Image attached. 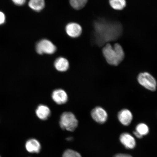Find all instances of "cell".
<instances>
[{"label":"cell","instance_id":"cell-1","mask_svg":"<svg viewBox=\"0 0 157 157\" xmlns=\"http://www.w3.org/2000/svg\"><path fill=\"white\" fill-rule=\"evenodd\" d=\"M93 26V40L99 46L117 40L123 32L122 26L120 23L102 18L98 19L94 21Z\"/></svg>","mask_w":157,"mask_h":157},{"label":"cell","instance_id":"cell-2","mask_svg":"<svg viewBox=\"0 0 157 157\" xmlns=\"http://www.w3.org/2000/svg\"><path fill=\"white\" fill-rule=\"evenodd\" d=\"M102 52L106 60L111 65H118L124 58V52L122 47L118 44H116L113 46L109 44H106L103 48Z\"/></svg>","mask_w":157,"mask_h":157},{"label":"cell","instance_id":"cell-3","mask_svg":"<svg viewBox=\"0 0 157 157\" xmlns=\"http://www.w3.org/2000/svg\"><path fill=\"white\" fill-rule=\"evenodd\" d=\"M59 124L63 130L73 132L77 127L78 121L73 113L66 112L61 116Z\"/></svg>","mask_w":157,"mask_h":157},{"label":"cell","instance_id":"cell-4","mask_svg":"<svg viewBox=\"0 0 157 157\" xmlns=\"http://www.w3.org/2000/svg\"><path fill=\"white\" fill-rule=\"evenodd\" d=\"M35 50L39 55H52L57 50V48L52 41L48 39H43L38 41L35 45Z\"/></svg>","mask_w":157,"mask_h":157},{"label":"cell","instance_id":"cell-5","mask_svg":"<svg viewBox=\"0 0 157 157\" xmlns=\"http://www.w3.org/2000/svg\"><path fill=\"white\" fill-rule=\"evenodd\" d=\"M137 80L141 85L147 90L152 91H156L157 86L156 80L148 72H143L139 74L137 77Z\"/></svg>","mask_w":157,"mask_h":157},{"label":"cell","instance_id":"cell-6","mask_svg":"<svg viewBox=\"0 0 157 157\" xmlns=\"http://www.w3.org/2000/svg\"><path fill=\"white\" fill-rule=\"evenodd\" d=\"M82 31L83 29L81 25L76 22L69 23L65 27V31L67 34L71 38H78L81 35Z\"/></svg>","mask_w":157,"mask_h":157},{"label":"cell","instance_id":"cell-7","mask_svg":"<svg viewBox=\"0 0 157 157\" xmlns=\"http://www.w3.org/2000/svg\"><path fill=\"white\" fill-rule=\"evenodd\" d=\"M91 116L94 120L100 124H103L107 121L108 114L103 108L97 107L92 110Z\"/></svg>","mask_w":157,"mask_h":157},{"label":"cell","instance_id":"cell-8","mask_svg":"<svg viewBox=\"0 0 157 157\" xmlns=\"http://www.w3.org/2000/svg\"><path fill=\"white\" fill-rule=\"evenodd\" d=\"M120 140L124 146L127 149H132L136 145L134 137L128 133H123L120 136Z\"/></svg>","mask_w":157,"mask_h":157},{"label":"cell","instance_id":"cell-9","mask_svg":"<svg viewBox=\"0 0 157 157\" xmlns=\"http://www.w3.org/2000/svg\"><path fill=\"white\" fill-rule=\"evenodd\" d=\"M53 100L58 105L66 103L68 101V95L64 90L58 89L55 90L52 94Z\"/></svg>","mask_w":157,"mask_h":157},{"label":"cell","instance_id":"cell-10","mask_svg":"<svg viewBox=\"0 0 157 157\" xmlns=\"http://www.w3.org/2000/svg\"><path fill=\"white\" fill-rule=\"evenodd\" d=\"M117 117L121 124L125 126H128L132 120L133 115L129 110L124 109L119 112Z\"/></svg>","mask_w":157,"mask_h":157},{"label":"cell","instance_id":"cell-11","mask_svg":"<svg viewBox=\"0 0 157 157\" xmlns=\"http://www.w3.org/2000/svg\"><path fill=\"white\" fill-rule=\"evenodd\" d=\"M27 151L31 153H38L40 152L41 146L40 142L35 139H31L27 141L25 145Z\"/></svg>","mask_w":157,"mask_h":157},{"label":"cell","instance_id":"cell-12","mask_svg":"<svg viewBox=\"0 0 157 157\" xmlns=\"http://www.w3.org/2000/svg\"><path fill=\"white\" fill-rule=\"evenodd\" d=\"M54 66L58 71L65 72L69 68L70 64L67 59L63 57H59L55 60Z\"/></svg>","mask_w":157,"mask_h":157},{"label":"cell","instance_id":"cell-13","mask_svg":"<svg viewBox=\"0 0 157 157\" xmlns=\"http://www.w3.org/2000/svg\"><path fill=\"white\" fill-rule=\"evenodd\" d=\"M35 113L37 117L43 121L48 119L51 115V111L49 107L46 105H42L38 106Z\"/></svg>","mask_w":157,"mask_h":157},{"label":"cell","instance_id":"cell-14","mask_svg":"<svg viewBox=\"0 0 157 157\" xmlns=\"http://www.w3.org/2000/svg\"><path fill=\"white\" fill-rule=\"evenodd\" d=\"M28 5L29 8L33 11L39 12L44 8L45 0H29Z\"/></svg>","mask_w":157,"mask_h":157},{"label":"cell","instance_id":"cell-15","mask_svg":"<svg viewBox=\"0 0 157 157\" xmlns=\"http://www.w3.org/2000/svg\"><path fill=\"white\" fill-rule=\"evenodd\" d=\"M109 3L113 9L117 10H122L126 5L125 0H109Z\"/></svg>","mask_w":157,"mask_h":157},{"label":"cell","instance_id":"cell-16","mask_svg":"<svg viewBox=\"0 0 157 157\" xmlns=\"http://www.w3.org/2000/svg\"><path fill=\"white\" fill-rule=\"evenodd\" d=\"M88 0H69L70 4L76 10H81L87 4Z\"/></svg>","mask_w":157,"mask_h":157},{"label":"cell","instance_id":"cell-17","mask_svg":"<svg viewBox=\"0 0 157 157\" xmlns=\"http://www.w3.org/2000/svg\"><path fill=\"white\" fill-rule=\"evenodd\" d=\"M136 131L143 136L148 134L149 127L144 123H139L136 127Z\"/></svg>","mask_w":157,"mask_h":157},{"label":"cell","instance_id":"cell-18","mask_svg":"<svg viewBox=\"0 0 157 157\" xmlns=\"http://www.w3.org/2000/svg\"><path fill=\"white\" fill-rule=\"evenodd\" d=\"M62 157H82L79 153L70 149H68L64 152Z\"/></svg>","mask_w":157,"mask_h":157},{"label":"cell","instance_id":"cell-19","mask_svg":"<svg viewBox=\"0 0 157 157\" xmlns=\"http://www.w3.org/2000/svg\"><path fill=\"white\" fill-rule=\"evenodd\" d=\"M7 21L6 15L3 11L0 10V26L5 25Z\"/></svg>","mask_w":157,"mask_h":157},{"label":"cell","instance_id":"cell-20","mask_svg":"<svg viewBox=\"0 0 157 157\" xmlns=\"http://www.w3.org/2000/svg\"><path fill=\"white\" fill-rule=\"evenodd\" d=\"M12 2L17 6H22L26 2L27 0H11Z\"/></svg>","mask_w":157,"mask_h":157},{"label":"cell","instance_id":"cell-21","mask_svg":"<svg viewBox=\"0 0 157 157\" xmlns=\"http://www.w3.org/2000/svg\"><path fill=\"white\" fill-rule=\"evenodd\" d=\"M113 157H133L129 154H119L116 155Z\"/></svg>","mask_w":157,"mask_h":157},{"label":"cell","instance_id":"cell-22","mask_svg":"<svg viewBox=\"0 0 157 157\" xmlns=\"http://www.w3.org/2000/svg\"><path fill=\"white\" fill-rule=\"evenodd\" d=\"M133 134L135 135V136L139 139H141L142 138L143 136H142L140 134H139L138 132H137L136 131L133 132Z\"/></svg>","mask_w":157,"mask_h":157},{"label":"cell","instance_id":"cell-23","mask_svg":"<svg viewBox=\"0 0 157 157\" xmlns=\"http://www.w3.org/2000/svg\"><path fill=\"white\" fill-rule=\"evenodd\" d=\"M0 157H1V156H0Z\"/></svg>","mask_w":157,"mask_h":157}]
</instances>
